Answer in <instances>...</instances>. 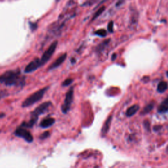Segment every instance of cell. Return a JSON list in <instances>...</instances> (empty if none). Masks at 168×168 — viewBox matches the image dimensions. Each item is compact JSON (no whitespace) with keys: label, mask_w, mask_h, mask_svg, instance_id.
Masks as SVG:
<instances>
[{"label":"cell","mask_w":168,"mask_h":168,"mask_svg":"<svg viewBox=\"0 0 168 168\" xmlns=\"http://www.w3.org/2000/svg\"><path fill=\"white\" fill-rule=\"evenodd\" d=\"M25 79L21 78L19 69L13 70H9L0 75V84L7 86H13L15 85H24Z\"/></svg>","instance_id":"cell-1"},{"label":"cell","mask_w":168,"mask_h":168,"mask_svg":"<svg viewBox=\"0 0 168 168\" xmlns=\"http://www.w3.org/2000/svg\"><path fill=\"white\" fill-rule=\"evenodd\" d=\"M51 105V102L47 101L41 104L38 106L34 111L32 112L30 120L28 122L23 123L21 125L26 127V128H32V127L35 125L38 120V117L40 115L44 114L48 111L49 107Z\"/></svg>","instance_id":"cell-2"},{"label":"cell","mask_w":168,"mask_h":168,"mask_svg":"<svg viewBox=\"0 0 168 168\" xmlns=\"http://www.w3.org/2000/svg\"><path fill=\"white\" fill-rule=\"evenodd\" d=\"M49 87H45V88H43L41 89H39L36 92L34 93L33 94L28 97L26 99L23 101L22 107L23 108H26L28 107H30L34 104L36 103L37 102L39 101L43 98V95L48 89H49Z\"/></svg>","instance_id":"cell-3"},{"label":"cell","mask_w":168,"mask_h":168,"mask_svg":"<svg viewBox=\"0 0 168 168\" xmlns=\"http://www.w3.org/2000/svg\"><path fill=\"white\" fill-rule=\"evenodd\" d=\"M73 99H74V88L73 87H71L67 91L65 96V100H64V102L61 107L62 112L64 114H67L70 110Z\"/></svg>","instance_id":"cell-4"},{"label":"cell","mask_w":168,"mask_h":168,"mask_svg":"<svg viewBox=\"0 0 168 168\" xmlns=\"http://www.w3.org/2000/svg\"><path fill=\"white\" fill-rule=\"evenodd\" d=\"M57 45H58L57 41H55V42H53L50 45L49 48L45 51V53L43 54L41 59H40V61H41L42 66L44 65L45 64H46L49 61V60L50 59V58L52 57V55H53L55 51L56 50L57 47Z\"/></svg>","instance_id":"cell-5"},{"label":"cell","mask_w":168,"mask_h":168,"mask_svg":"<svg viewBox=\"0 0 168 168\" xmlns=\"http://www.w3.org/2000/svg\"><path fill=\"white\" fill-rule=\"evenodd\" d=\"M15 135L16 137H21L27 141L28 143H32L34 140L33 136L30 131H28L26 127L23 126H20L15 131Z\"/></svg>","instance_id":"cell-6"},{"label":"cell","mask_w":168,"mask_h":168,"mask_svg":"<svg viewBox=\"0 0 168 168\" xmlns=\"http://www.w3.org/2000/svg\"><path fill=\"white\" fill-rule=\"evenodd\" d=\"M42 66L41 61L39 59H36L31 61L28 65L26 66L25 69V73H31L34 71H36L38 68Z\"/></svg>","instance_id":"cell-7"},{"label":"cell","mask_w":168,"mask_h":168,"mask_svg":"<svg viewBox=\"0 0 168 168\" xmlns=\"http://www.w3.org/2000/svg\"><path fill=\"white\" fill-rule=\"evenodd\" d=\"M66 57H67V54L66 53H64L62 55H61L55 62H53V63L51 64V65L49 67L48 70H54V69L62 65V64L64 62H65V61L66 59Z\"/></svg>","instance_id":"cell-8"},{"label":"cell","mask_w":168,"mask_h":168,"mask_svg":"<svg viewBox=\"0 0 168 168\" xmlns=\"http://www.w3.org/2000/svg\"><path fill=\"white\" fill-rule=\"evenodd\" d=\"M112 117H113L112 115L109 116L108 118L105 121V124H104L101 129V135L102 137H105L107 134V133L109 131L110 127H111V123L112 121Z\"/></svg>","instance_id":"cell-9"},{"label":"cell","mask_w":168,"mask_h":168,"mask_svg":"<svg viewBox=\"0 0 168 168\" xmlns=\"http://www.w3.org/2000/svg\"><path fill=\"white\" fill-rule=\"evenodd\" d=\"M140 109V106L138 105H133L127 109L125 112V115L127 117L130 118L137 114Z\"/></svg>","instance_id":"cell-10"},{"label":"cell","mask_w":168,"mask_h":168,"mask_svg":"<svg viewBox=\"0 0 168 168\" xmlns=\"http://www.w3.org/2000/svg\"><path fill=\"white\" fill-rule=\"evenodd\" d=\"M168 112V96L161 102L158 108V112L160 114H166Z\"/></svg>","instance_id":"cell-11"},{"label":"cell","mask_w":168,"mask_h":168,"mask_svg":"<svg viewBox=\"0 0 168 168\" xmlns=\"http://www.w3.org/2000/svg\"><path fill=\"white\" fill-rule=\"evenodd\" d=\"M55 121V120L53 118H51V117L46 118L41 121V123H40V127L44 129L48 128V127L52 126L54 124Z\"/></svg>","instance_id":"cell-12"},{"label":"cell","mask_w":168,"mask_h":168,"mask_svg":"<svg viewBox=\"0 0 168 168\" xmlns=\"http://www.w3.org/2000/svg\"><path fill=\"white\" fill-rule=\"evenodd\" d=\"M154 107H155V102L154 101L148 103V105H147L145 107H144L143 108L142 111L141 112V114L144 116V115H146V114H149L154 109Z\"/></svg>","instance_id":"cell-13"},{"label":"cell","mask_w":168,"mask_h":168,"mask_svg":"<svg viewBox=\"0 0 168 168\" xmlns=\"http://www.w3.org/2000/svg\"><path fill=\"white\" fill-rule=\"evenodd\" d=\"M168 89V84L166 82H164V81H161V82H160L159 84H158L157 86V89H156V91L157 92L160 93H163L166 91H167Z\"/></svg>","instance_id":"cell-14"},{"label":"cell","mask_w":168,"mask_h":168,"mask_svg":"<svg viewBox=\"0 0 168 168\" xmlns=\"http://www.w3.org/2000/svg\"><path fill=\"white\" fill-rule=\"evenodd\" d=\"M111 39H108L107 40H105V41L102 42L101 43H100L98 46H97L96 48V51L98 52V53H101V51H102L104 49L106 48L107 46L108 45Z\"/></svg>","instance_id":"cell-15"},{"label":"cell","mask_w":168,"mask_h":168,"mask_svg":"<svg viewBox=\"0 0 168 168\" xmlns=\"http://www.w3.org/2000/svg\"><path fill=\"white\" fill-rule=\"evenodd\" d=\"M105 9H106V7H105V6H102L101 7H100L99 9H98L96 11V13L94 14L93 16V18H92V19H91V21H93V20H95L96 19H97L98 17L99 16L104 12V11H105Z\"/></svg>","instance_id":"cell-16"},{"label":"cell","mask_w":168,"mask_h":168,"mask_svg":"<svg viewBox=\"0 0 168 168\" xmlns=\"http://www.w3.org/2000/svg\"><path fill=\"white\" fill-rule=\"evenodd\" d=\"M95 35H97L100 37H105L107 35V32L105 29H99L95 32Z\"/></svg>","instance_id":"cell-17"},{"label":"cell","mask_w":168,"mask_h":168,"mask_svg":"<svg viewBox=\"0 0 168 168\" xmlns=\"http://www.w3.org/2000/svg\"><path fill=\"white\" fill-rule=\"evenodd\" d=\"M72 82H73V79L72 78H68L64 81L62 85L64 87H67V86L70 85Z\"/></svg>","instance_id":"cell-18"},{"label":"cell","mask_w":168,"mask_h":168,"mask_svg":"<svg viewBox=\"0 0 168 168\" xmlns=\"http://www.w3.org/2000/svg\"><path fill=\"white\" fill-rule=\"evenodd\" d=\"M143 125L147 131H150V123L148 120H144L143 121Z\"/></svg>","instance_id":"cell-19"},{"label":"cell","mask_w":168,"mask_h":168,"mask_svg":"<svg viewBox=\"0 0 168 168\" xmlns=\"http://www.w3.org/2000/svg\"><path fill=\"white\" fill-rule=\"evenodd\" d=\"M50 135V133L49 131H45L44 133H43L42 134L39 136V138L41 140H44V139H46V138H48Z\"/></svg>","instance_id":"cell-20"},{"label":"cell","mask_w":168,"mask_h":168,"mask_svg":"<svg viewBox=\"0 0 168 168\" xmlns=\"http://www.w3.org/2000/svg\"><path fill=\"white\" fill-rule=\"evenodd\" d=\"M108 30L109 32L112 33L114 32V22L113 21H111L108 25Z\"/></svg>","instance_id":"cell-21"},{"label":"cell","mask_w":168,"mask_h":168,"mask_svg":"<svg viewBox=\"0 0 168 168\" xmlns=\"http://www.w3.org/2000/svg\"><path fill=\"white\" fill-rule=\"evenodd\" d=\"M29 25H30V29L32 31L36 30L37 29V28H38V25H37L36 23L30 22V23H29Z\"/></svg>","instance_id":"cell-22"},{"label":"cell","mask_w":168,"mask_h":168,"mask_svg":"<svg viewBox=\"0 0 168 168\" xmlns=\"http://www.w3.org/2000/svg\"><path fill=\"white\" fill-rule=\"evenodd\" d=\"M162 128V126L160 125H155L154 127H153V129L154 131L157 132V131H159L160 129H161Z\"/></svg>","instance_id":"cell-23"},{"label":"cell","mask_w":168,"mask_h":168,"mask_svg":"<svg viewBox=\"0 0 168 168\" xmlns=\"http://www.w3.org/2000/svg\"><path fill=\"white\" fill-rule=\"evenodd\" d=\"M6 95H7V94H6V92L5 91H0V99H1L2 98H3Z\"/></svg>","instance_id":"cell-24"},{"label":"cell","mask_w":168,"mask_h":168,"mask_svg":"<svg viewBox=\"0 0 168 168\" xmlns=\"http://www.w3.org/2000/svg\"><path fill=\"white\" fill-rule=\"evenodd\" d=\"M124 2V0H119L116 3V6H120V5H121Z\"/></svg>","instance_id":"cell-25"},{"label":"cell","mask_w":168,"mask_h":168,"mask_svg":"<svg viewBox=\"0 0 168 168\" xmlns=\"http://www.w3.org/2000/svg\"><path fill=\"white\" fill-rule=\"evenodd\" d=\"M116 57H117V55L116 54V53H114V54L112 55V61H114L116 59Z\"/></svg>","instance_id":"cell-26"},{"label":"cell","mask_w":168,"mask_h":168,"mask_svg":"<svg viewBox=\"0 0 168 168\" xmlns=\"http://www.w3.org/2000/svg\"><path fill=\"white\" fill-rule=\"evenodd\" d=\"M5 116V113H2V112L0 113V118H4Z\"/></svg>","instance_id":"cell-27"},{"label":"cell","mask_w":168,"mask_h":168,"mask_svg":"<svg viewBox=\"0 0 168 168\" xmlns=\"http://www.w3.org/2000/svg\"><path fill=\"white\" fill-rule=\"evenodd\" d=\"M166 152L167 154H168V145L167 146V147H166Z\"/></svg>","instance_id":"cell-28"},{"label":"cell","mask_w":168,"mask_h":168,"mask_svg":"<svg viewBox=\"0 0 168 168\" xmlns=\"http://www.w3.org/2000/svg\"><path fill=\"white\" fill-rule=\"evenodd\" d=\"M166 76H167V77L168 78V70H167V72H166Z\"/></svg>","instance_id":"cell-29"}]
</instances>
